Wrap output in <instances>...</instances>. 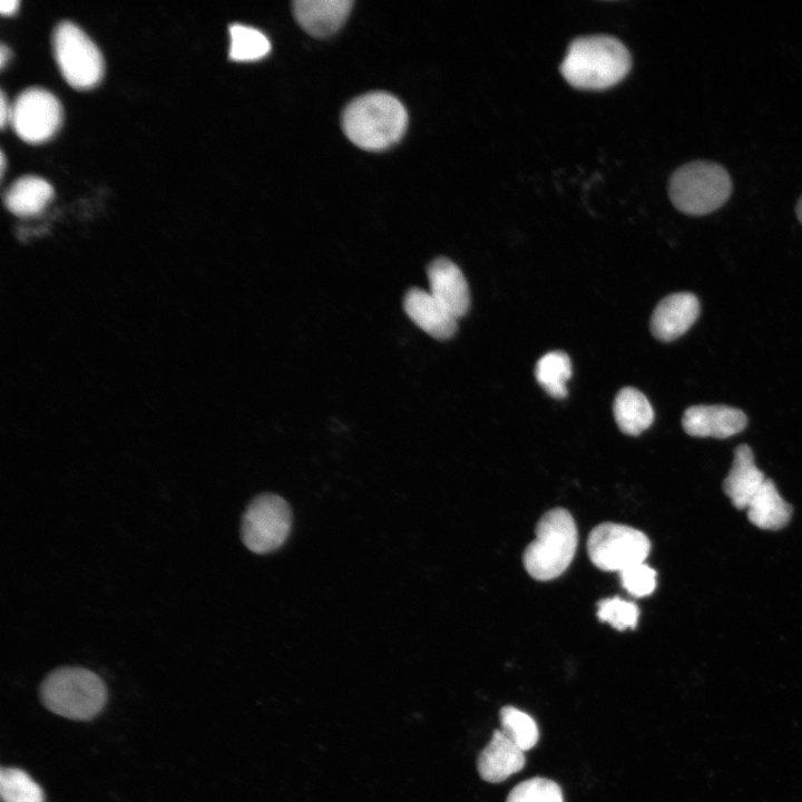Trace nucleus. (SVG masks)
<instances>
[{"label": "nucleus", "instance_id": "f257e3e1", "mask_svg": "<svg viewBox=\"0 0 802 802\" xmlns=\"http://www.w3.org/2000/svg\"><path fill=\"white\" fill-rule=\"evenodd\" d=\"M630 55L618 39L588 36L575 39L561 62L564 78L580 89H605L619 82L630 69Z\"/></svg>", "mask_w": 802, "mask_h": 802}, {"label": "nucleus", "instance_id": "f03ea898", "mask_svg": "<svg viewBox=\"0 0 802 802\" xmlns=\"http://www.w3.org/2000/svg\"><path fill=\"white\" fill-rule=\"evenodd\" d=\"M408 113L402 102L385 91H371L354 98L342 113V128L356 146L384 149L405 131Z\"/></svg>", "mask_w": 802, "mask_h": 802}, {"label": "nucleus", "instance_id": "7ed1b4c3", "mask_svg": "<svg viewBox=\"0 0 802 802\" xmlns=\"http://www.w3.org/2000/svg\"><path fill=\"white\" fill-rule=\"evenodd\" d=\"M577 541L571 515L563 508L547 511L537 524L535 540L525 549L522 561L526 570L538 580L560 576L575 556Z\"/></svg>", "mask_w": 802, "mask_h": 802}, {"label": "nucleus", "instance_id": "20e7f679", "mask_svg": "<svg viewBox=\"0 0 802 802\" xmlns=\"http://www.w3.org/2000/svg\"><path fill=\"white\" fill-rule=\"evenodd\" d=\"M106 696L101 678L84 667H59L49 673L40 686L43 705L55 714L71 720L96 716L104 707Z\"/></svg>", "mask_w": 802, "mask_h": 802}, {"label": "nucleus", "instance_id": "39448f33", "mask_svg": "<svg viewBox=\"0 0 802 802\" xmlns=\"http://www.w3.org/2000/svg\"><path fill=\"white\" fill-rule=\"evenodd\" d=\"M732 193V180L716 163L695 160L677 168L668 185L673 205L682 213L700 216L720 208Z\"/></svg>", "mask_w": 802, "mask_h": 802}, {"label": "nucleus", "instance_id": "423d86ee", "mask_svg": "<svg viewBox=\"0 0 802 802\" xmlns=\"http://www.w3.org/2000/svg\"><path fill=\"white\" fill-rule=\"evenodd\" d=\"M52 47L57 65L66 81L76 89H90L104 76V58L96 43L71 21L55 28Z\"/></svg>", "mask_w": 802, "mask_h": 802}, {"label": "nucleus", "instance_id": "0eeeda50", "mask_svg": "<svg viewBox=\"0 0 802 802\" xmlns=\"http://www.w3.org/2000/svg\"><path fill=\"white\" fill-rule=\"evenodd\" d=\"M292 512L287 502L277 495L262 493L247 506L241 524L244 545L255 554H267L280 548L290 535Z\"/></svg>", "mask_w": 802, "mask_h": 802}, {"label": "nucleus", "instance_id": "6e6552de", "mask_svg": "<svg viewBox=\"0 0 802 802\" xmlns=\"http://www.w3.org/2000/svg\"><path fill=\"white\" fill-rule=\"evenodd\" d=\"M588 556L602 570L620 571L644 563L651 551L647 536L628 526L604 522L595 527L587 540Z\"/></svg>", "mask_w": 802, "mask_h": 802}, {"label": "nucleus", "instance_id": "1a4fd4ad", "mask_svg": "<svg viewBox=\"0 0 802 802\" xmlns=\"http://www.w3.org/2000/svg\"><path fill=\"white\" fill-rule=\"evenodd\" d=\"M61 120L59 100L40 87L25 89L11 106V126L28 143L38 144L50 139L59 129Z\"/></svg>", "mask_w": 802, "mask_h": 802}, {"label": "nucleus", "instance_id": "9d476101", "mask_svg": "<svg viewBox=\"0 0 802 802\" xmlns=\"http://www.w3.org/2000/svg\"><path fill=\"white\" fill-rule=\"evenodd\" d=\"M745 413L726 405H693L685 410L682 418L684 431L693 437H732L746 427Z\"/></svg>", "mask_w": 802, "mask_h": 802}, {"label": "nucleus", "instance_id": "9b49d317", "mask_svg": "<svg viewBox=\"0 0 802 802\" xmlns=\"http://www.w3.org/2000/svg\"><path fill=\"white\" fill-rule=\"evenodd\" d=\"M432 296L457 320L470 306L468 283L460 268L449 258L439 257L427 270Z\"/></svg>", "mask_w": 802, "mask_h": 802}, {"label": "nucleus", "instance_id": "f8f14e48", "mask_svg": "<svg viewBox=\"0 0 802 802\" xmlns=\"http://www.w3.org/2000/svg\"><path fill=\"white\" fill-rule=\"evenodd\" d=\"M700 314L697 297L688 292L674 293L664 297L651 317L653 335L664 342L682 336Z\"/></svg>", "mask_w": 802, "mask_h": 802}, {"label": "nucleus", "instance_id": "ddd939ff", "mask_svg": "<svg viewBox=\"0 0 802 802\" xmlns=\"http://www.w3.org/2000/svg\"><path fill=\"white\" fill-rule=\"evenodd\" d=\"M408 316L424 332L438 340H447L457 331V319L430 292L410 288L403 299Z\"/></svg>", "mask_w": 802, "mask_h": 802}, {"label": "nucleus", "instance_id": "4468645a", "mask_svg": "<svg viewBox=\"0 0 802 802\" xmlns=\"http://www.w3.org/2000/svg\"><path fill=\"white\" fill-rule=\"evenodd\" d=\"M525 763V752L501 730H496L479 754L477 769L482 780L498 783L519 772Z\"/></svg>", "mask_w": 802, "mask_h": 802}, {"label": "nucleus", "instance_id": "2eb2a0df", "mask_svg": "<svg viewBox=\"0 0 802 802\" xmlns=\"http://www.w3.org/2000/svg\"><path fill=\"white\" fill-rule=\"evenodd\" d=\"M766 478L756 467L752 449L746 444L739 446L728 475L724 479L723 490L733 506L746 509Z\"/></svg>", "mask_w": 802, "mask_h": 802}, {"label": "nucleus", "instance_id": "dca6fc26", "mask_svg": "<svg viewBox=\"0 0 802 802\" xmlns=\"http://www.w3.org/2000/svg\"><path fill=\"white\" fill-rule=\"evenodd\" d=\"M352 6V0H296L293 12L309 33L325 37L343 25Z\"/></svg>", "mask_w": 802, "mask_h": 802}, {"label": "nucleus", "instance_id": "f3484780", "mask_svg": "<svg viewBox=\"0 0 802 802\" xmlns=\"http://www.w3.org/2000/svg\"><path fill=\"white\" fill-rule=\"evenodd\" d=\"M52 196V186L46 179L27 175L10 185L3 195V202L13 214L31 216L40 213Z\"/></svg>", "mask_w": 802, "mask_h": 802}, {"label": "nucleus", "instance_id": "a211bd4d", "mask_svg": "<svg viewBox=\"0 0 802 802\" xmlns=\"http://www.w3.org/2000/svg\"><path fill=\"white\" fill-rule=\"evenodd\" d=\"M749 520L765 530H779L790 520L791 506L781 497L772 480L766 479L746 507Z\"/></svg>", "mask_w": 802, "mask_h": 802}, {"label": "nucleus", "instance_id": "6ab92c4d", "mask_svg": "<svg viewBox=\"0 0 802 802\" xmlns=\"http://www.w3.org/2000/svg\"><path fill=\"white\" fill-rule=\"evenodd\" d=\"M613 410L619 429L630 436L642 433L654 420V410L649 401L639 390L632 387L619 390Z\"/></svg>", "mask_w": 802, "mask_h": 802}, {"label": "nucleus", "instance_id": "aec40b11", "mask_svg": "<svg viewBox=\"0 0 802 802\" xmlns=\"http://www.w3.org/2000/svg\"><path fill=\"white\" fill-rule=\"evenodd\" d=\"M535 375L542 389L555 399L567 395L566 383L571 376V362L563 351L544 354L537 362Z\"/></svg>", "mask_w": 802, "mask_h": 802}, {"label": "nucleus", "instance_id": "412c9836", "mask_svg": "<svg viewBox=\"0 0 802 802\" xmlns=\"http://www.w3.org/2000/svg\"><path fill=\"white\" fill-rule=\"evenodd\" d=\"M229 30L231 59L236 61H252L266 56L271 50L268 38L258 29L243 23H232Z\"/></svg>", "mask_w": 802, "mask_h": 802}, {"label": "nucleus", "instance_id": "4be33fe9", "mask_svg": "<svg viewBox=\"0 0 802 802\" xmlns=\"http://www.w3.org/2000/svg\"><path fill=\"white\" fill-rule=\"evenodd\" d=\"M501 731L524 752L532 749L539 737L535 720L514 706H503L499 712Z\"/></svg>", "mask_w": 802, "mask_h": 802}, {"label": "nucleus", "instance_id": "5701e85b", "mask_svg": "<svg viewBox=\"0 0 802 802\" xmlns=\"http://www.w3.org/2000/svg\"><path fill=\"white\" fill-rule=\"evenodd\" d=\"M0 794L3 802H43L41 788L20 769H1Z\"/></svg>", "mask_w": 802, "mask_h": 802}, {"label": "nucleus", "instance_id": "b1692460", "mask_svg": "<svg viewBox=\"0 0 802 802\" xmlns=\"http://www.w3.org/2000/svg\"><path fill=\"white\" fill-rule=\"evenodd\" d=\"M507 802H564L559 785L545 777H532L517 784Z\"/></svg>", "mask_w": 802, "mask_h": 802}, {"label": "nucleus", "instance_id": "393cba45", "mask_svg": "<svg viewBox=\"0 0 802 802\" xmlns=\"http://www.w3.org/2000/svg\"><path fill=\"white\" fill-rule=\"evenodd\" d=\"M597 616L618 630L635 628L639 610L637 606L619 597L605 598L598 603Z\"/></svg>", "mask_w": 802, "mask_h": 802}, {"label": "nucleus", "instance_id": "a878e982", "mask_svg": "<svg viewBox=\"0 0 802 802\" xmlns=\"http://www.w3.org/2000/svg\"><path fill=\"white\" fill-rule=\"evenodd\" d=\"M618 574L622 586L635 597L651 595L656 587V571L645 563L629 566Z\"/></svg>", "mask_w": 802, "mask_h": 802}, {"label": "nucleus", "instance_id": "bb28decb", "mask_svg": "<svg viewBox=\"0 0 802 802\" xmlns=\"http://www.w3.org/2000/svg\"><path fill=\"white\" fill-rule=\"evenodd\" d=\"M10 115H11V106H9L6 95L3 91H1L0 97V125L1 128H3L7 123L10 121Z\"/></svg>", "mask_w": 802, "mask_h": 802}, {"label": "nucleus", "instance_id": "cd10ccee", "mask_svg": "<svg viewBox=\"0 0 802 802\" xmlns=\"http://www.w3.org/2000/svg\"><path fill=\"white\" fill-rule=\"evenodd\" d=\"M19 7L18 0H2L0 2V11L2 14H13Z\"/></svg>", "mask_w": 802, "mask_h": 802}, {"label": "nucleus", "instance_id": "c85d7f7f", "mask_svg": "<svg viewBox=\"0 0 802 802\" xmlns=\"http://www.w3.org/2000/svg\"><path fill=\"white\" fill-rule=\"evenodd\" d=\"M10 53H11L10 49L4 43H1V46H0V66L1 67H3L6 65L7 60L10 57Z\"/></svg>", "mask_w": 802, "mask_h": 802}, {"label": "nucleus", "instance_id": "c756f323", "mask_svg": "<svg viewBox=\"0 0 802 802\" xmlns=\"http://www.w3.org/2000/svg\"><path fill=\"white\" fill-rule=\"evenodd\" d=\"M795 212H796V216H798L799 221L802 223V196L796 204Z\"/></svg>", "mask_w": 802, "mask_h": 802}, {"label": "nucleus", "instance_id": "7c9ffc66", "mask_svg": "<svg viewBox=\"0 0 802 802\" xmlns=\"http://www.w3.org/2000/svg\"><path fill=\"white\" fill-rule=\"evenodd\" d=\"M0 163H1V175H3L4 165H6V157H4V154H3L2 150H1V159H0Z\"/></svg>", "mask_w": 802, "mask_h": 802}]
</instances>
